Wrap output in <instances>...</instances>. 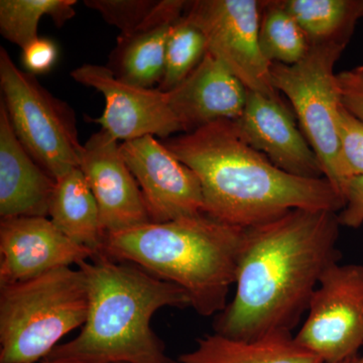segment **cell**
<instances>
[{
  "instance_id": "28",
  "label": "cell",
  "mask_w": 363,
  "mask_h": 363,
  "mask_svg": "<svg viewBox=\"0 0 363 363\" xmlns=\"http://www.w3.org/2000/svg\"><path fill=\"white\" fill-rule=\"evenodd\" d=\"M337 79L343 106L363 121V76L353 69L337 74Z\"/></svg>"
},
{
  "instance_id": "6",
  "label": "cell",
  "mask_w": 363,
  "mask_h": 363,
  "mask_svg": "<svg viewBox=\"0 0 363 363\" xmlns=\"http://www.w3.org/2000/svg\"><path fill=\"white\" fill-rule=\"evenodd\" d=\"M0 87L11 128L23 147L56 180L80 167L83 145L70 105L21 71L0 48Z\"/></svg>"
},
{
  "instance_id": "26",
  "label": "cell",
  "mask_w": 363,
  "mask_h": 363,
  "mask_svg": "<svg viewBox=\"0 0 363 363\" xmlns=\"http://www.w3.org/2000/svg\"><path fill=\"white\" fill-rule=\"evenodd\" d=\"M21 52V63L26 72L33 76L51 71L58 60V47L49 38H38Z\"/></svg>"
},
{
  "instance_id": "32",
  "label": "cell",
  "mask_w": 363,
  "mask_h": 363,
  "mask_svg": "<svg viewBox=\"0 0 363 363\" xmlns=\"http://www.w3.org/2000/svg\"><path fill=\"white\" fill-rule=\"evenodd\" d=\"M353 359V358H352ZM352 359H350V360H347V362H340V363H351V362H352Z\"/></svg>"
},
{
  "instance_id": "18",
  "label": "cell",
  "mask_w": 363,
  "mask_h": 363,
  "mask_svg": "<svg viewBox=\"0 0 363 363\" xmlns=\"http://www.w3.org/2000/svg\"><path fill=\"white\" fill-rule=\"evenodd\" d=\"M179 363H323L298 346L291 333H276L255 340L205 335Z\"/></svg>"
},
{
  "instance_id": "7",
  "label": "cell",
  "mask_w": 363,
  "mask_h": 363,
  "mask_svg": "<svg viewBox=\"0 0 363 363\" xmlns=\"http://www.w3.org/2000/svg\"><path fill=\"white\" fill-rule=\"evenodd\" d=\"M346 45L343 42L311 45L305 58L295 65H271L272 86L290 100L301 130L334 189L339 154L337 116L342 105L334 66Z\"/></svg>"
},
{
  "instance_id": "19",
  "label": "cell",
  "mask_w": 363,
  "mask_h": 363,
  "mask_svg": "<svg viewBox=\"0 0 363 363\" xmlns=\"http://www.w3.org/2000/svg\"><path fill=\"white\" fill-rule=\"evenodd\" d=\"M51 221L74 242L99 255L105 233L99 208L84 174L74 168L55 180L49 205Z\"/></svg>"
},
{
  "instance_id": "2",
  "label": "cell",
  "mask_w": 363,
  "mask_h": 363,
  "mask_svg": "<svg viewBox=\"0 0 363 363\" xmlns=\"http://www.w3.org/2000/svg\"><path fill=\"white\" fill-rule=\"evenodd\" d=\"M196 174L204 212L250 228L295 209L340 212L342 196L326 179L290 175L238 135L233 121H219L161 140Z\"/></svg>"
},
{
  "instance_id": "21",
  "label": "cell",
  "mask_w": 363,
  "mask_h": 363,
  "mask_svg": "<svg viewBox=\"0 0 363 363\" xmlns=\"http://www.w3.org/2000/svg\"><path fill=\"white\" fill-rule=\"evenodd\" d=\"M259 47L269 63L295 65L311 45L281 0L260 1Z\"/></svg>"
},
{
  "instance_id": "20",
  "label": "cell",
  "mask_w": 363,
  "mask_h": 363,
  "mask_svg": "<svg viewBox=\"0 0 363 363\" xmlns=\"http://www.w3.org/2000/svg\"><path fill=\"white\" fill-rule=\"evenodd\" d=\"M304 30L310 45L350 43L358 20L363 18V0H281Z\"/></svg>"
},
{
  "instance_id": "3",
  "label": "cell",
  "mask_w": 363,
  "mask_h": 363,
  "mask_svg": "<svg viewBox=\"0 0 363 363\" xmlns=\"http://www.w3.org/2000/svg\"><path fill=\"white\" fill-rule=\"evenodd\" d=\"M77 267L87 284V319L77 337L56 346L45 362L179 363L166 354L150 322L162 308L191 307L183 289L102 253Z\"/></svg>"
},
{
  "instance_id": "8",
  "label": "cell",
  "mask_w": 363,
  "mask_h": 363,
  "mask_svg": "<svg viewBox=\"0 0 363 363\" xmlns=\"http://www.w3.org/2000/svg\"><path fill=\"white\" fill-rule=\"evenodd\" d=\"M294 340L323 363L357 357L363 345V266L332 264L320 279Z\"/></svg>"
},
{
  "instance_id": "24",
  "label": "cell",
  "mask_w": 363,
  "mask_h": 363,
  "mask_svg": "<svg viewBox=\"0 0 363 363\" xmlns=\"http://www.w3.org/2000/svg\"><path fill=\"white\" fill-rule=\"evenodd\" d=\"M337 131L339 154L335 189L341 195L346 180L363 175V121L350 113L343 104L338 111Z\"/></svg>"
},
{
  "instance_id": "16",
  "label": "cell",
  "mask_w": 363,
  "mask_h": 363,
  "mask_svg": "<svg viewBox=\"0 0 363 363\" xmlns=\"http://www.w3.org/2000/svg\"><path fill=\"white\" fill-rule=\"evenodd\" d=\"M187 4L184 0H159L138 30L119 35L107 66L116 78L140 87H159L164 77L169 33L184 16Z\"/></svg>"
},
{
  "instance_id": "25",
  "label": "cell",
  "mask_w": 363,
  "mask_h": 363,
  "mask_svg": "<svg viewBox=\"0 0 363 363\" xmlns=\"http://www.w3.org/2000/svg\"><path fill=\"white\" fill-rule=\"evenodd\" d=\"M84 4L98 11L109 25L121 30V35L135 32L149 18L157 0H85Z\"/></svg>"
},
{
  "instance_id": "17",
  "label": "cell",
  "mask_w": 363,
  "mask_h": 363,
  "mask_svg": "<svg viewBox=\"0 0 363 363\" xmlns=\"http://www.w3.org/2000/svg\"><path fill=\"white\" fill-rule=\"evenodd\" d=\"M52 179L28 155L11 128L0 102V216H49Z\"/></svg>"
},
{
  "instance_id": "23",
  "label": "cell",
  "mask_w": 363,
  "mask_h": 363,
  "mask_svg": "<svg viewBox=\"0 0 363 363\" xmlns=\"http://www.w3.org/2000/svg\"><path fill=\"white\" fill-rule=\"evenodd\" d=\"M206 52L205 35L182 16L169 33L164 77L157 89L162 92L173 90L199 65Z\"/></svg>"
},
{
  "instance_id": "11",
  "label": "cell",
  "mask_w": 363,
  "mask_h": 363,
  "mask_svg": "<svg viewBox=\"0 0 363 363\" xmlns=\"http://www.w3.org/2000/svg\"><path fill=\"white\" fill-rule=\"evenodd\" d=\"M124 161L143 193L150 221L164 223L204 212L194 172L152 135L121 143Z\"/></svg>"
},
{
  "instance_id": "15",
  "label": "cell",
  "mask_w": 363,
  "mask_h": 363,
  "mask_svg": "<svg viewBox=\"0 0 363 363\" xmlns=\"http://www.w3.org/2000/svg\"><path fill=\"white\" fill-rule=\"evenodd\" d=\"M167 93L183 133L219 121H235L247 104L248 90L218 59L206 52L183 82Z\"/></svg>"
},
{
  "instance_id": "22",
  "label": "cell",
  "mask_w": 363,
  "mask_h": 363,
  "mask_svg": "<svg viewBox=\"0 0 363 363\" xmlns=\"http://www.w3.org/2000/svg\"><path fill=\"white\" fill-rule=\"evenodd\" d=\"M76 0H1L0 33L21 50L38 39L40 21L50 16L62 28L75 16Z\"/></svg>"
},
{
  "instance_id": "13",
  "label": "cell",
  "mask_w": 363,
  "mask_h": 363,
  "mask_svg": "<svg viewBox=\"0 0 363 363\" xmlns=\"http://www.w3.org/2000/svg\"><path fill=\"white\" fill-rule=\"evenodd\" d=\"M79 168L96 199L105 235L152 222L121 143L106 131L93 133L83 145Z\"/></svg>"
},
{
  "instance_id": "10",
  "label": "cell",
  "mask_w": 363,
  "mask_h": 363,
  "mask_svg": "<svg viewBox=\"0 0 363 363\" xmlns=\"http://www.w3.org/2000/svg\"><path fill=\"white\" fill-rule=\"evenodd\" d=\"M70 75L76 82L104 95V113L94 121L116 140L128 142L147 135L166 140L183 133L166 92L128 84L116 78L107 66L84 64L74 69Z\"/></svg>"
},
{
  "instance_id": "14",
  "label": "cell",
  "mask_w": 363,
  "mask_h": 363,
  "mask_svg": "<svg viewBox=\"0 0 363 363\" xmlns=\"http://www.w3.org/2000/svg\"><path fill=\"white\" fill-rule=\"evenodd\" d=\"M240 138L290 175L323 179L321 162L283 100L248 91L242 113L233 121Z\"/></svg>"
},
{
  "instance_id": "1",
  "label": "cell",
  "mask_w": 363,
  "mask_h": 363,
  "mask_svg": "<svg viewBox=\"0 0 363 363\" xmlns=\"http://www.w3.org/2000/svg\"><path fill=\"white\" fill-rule=\"evenodd\" d=\"M340 226L336 212L295 209L247 228L235 292L216 315L214 333L242 340L292 334L325 271L340 259Z\"/></svg>"
},
{
  "instance_id": "12",
  "label": "cell",
  "mask_w": 363,
  "mask_h": 363,
  "mask_svg": "<svg viewBox=\"0 0 363 363\" xmlns=\"http://www.w3.org/2000/svg\"><path fill=\"white\" fill-rule=\"evenodd\" d=\"M96 255L67 238L47 217H13L0 222V286L78 266Z\"/></svg>"
},
{
  "instance_id": "4",
  "label": "cell",
  "mask_w": 363,
  "mask_h": 363,
  "mask_svg": "<svg viewBox=\"0 0 363 363\" xmlns=\"http://www.w3.org/2000/svg\"><path fill=\"white\" fill-rule=\"evenodd\" d=\"M247 228L202 213L105 235L102 255L180 286L201 316L220 314L235 283Z\"/></svg>"
},
{
  "instance_id": "31",
  "label": "cell",
  "mask_w": 363,
  "mask_h": 363,
  "mask_svg": "<svg viewBox=\"0 0 363 363\" xmlns=\"http://www.w3.org/2000/svg\"><path fill=\"white\" fill-rule=\"evenodd\" d=\"M43 363H66V362H45V360H44V362H43Z\"/></svg>"
},
{
  "instance_id": "27",
  "label": "cell",
  "mask_w": 363,
  "mask_h": 363,
  "mask_svg": "<svg viewBox=\"0 0 363 363\" xmlns=\"http://www.w3.org/2000/svg\"><path fill=\"white\" fill-rule=\"evenodd\" d=\"M341 195L344 207L337 213L339 223L341 226L358 228L363 224V175L346 180Z\"/></svg>"
},
{
  "instance_id": "29",
  "label": "cell",
  "mask_w": 363,
  "mask_h": 363,
  "mask_svg": "<svg viewBox=\"0 0 363 363\" xmlns=\"http://www.w3.org/2000/svg\"><path fill=\"white\" fill-rule=\"evenodd\" d=\"M351 363H363V355L362 357H354L352 359V362H351Z\"/></svg>"
},
{
  "instance_id": "5",
  "label": "cell",
  "mask_w": 363,
  "mask_h": 363,
  "mask_svg": "<svg viewBox=\"0 0 363 363\" xmlns=\"http://www.w3.org/2000/svg\"><path fill=\"white\" fill-rule=\"evenodd\" d=\"M89 295L80 269L61 267L0 286V363L44 360L85 324Z\"/></svg>"
},
{
  "instance_id": "9",
  "label": "cell",
  "mask_w": 363,
  "mask_h": 363,
  "mask_svg": "<svg viewBox=\"0 0 363 363\" xmlns=\"http://www.w3.org/2000/svg\"><path fill=\"white\" fill-rule=\"evenodd\" d=\"M184 18L205 35L207 52L222 62L248 91L283 100L272 84V63L259 47L260 1H188Z\"/></svg>"
},
{
  "instance_id": "30",
  "label": "cell",
  "mask_w": 363,
  "mask_h": 363,
  "mask_svg": "<svg viewBox=\"0 0 363 363\" xmlns=\"http://www.w3.org/2000/svg\"><path fill=\"white\" fill-rule=\"evenodd\" d=\"M355 70H357L358 73L362 74V75L363 76V65L357 67V68H355Z\"/></svg>"
}]
</instances>
